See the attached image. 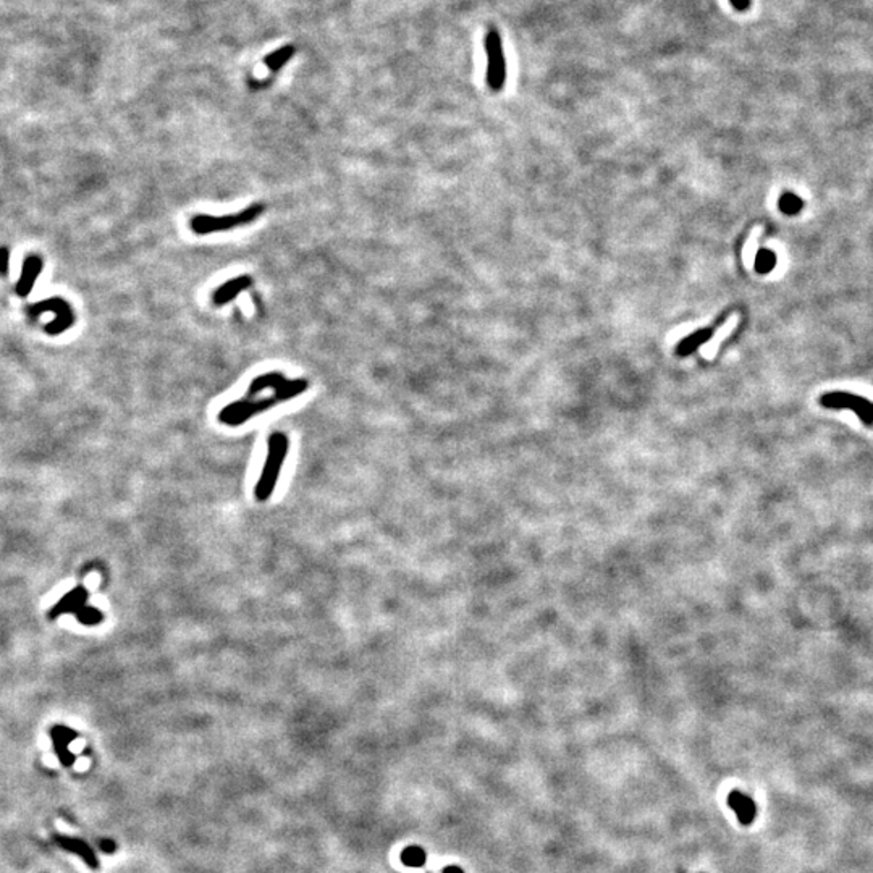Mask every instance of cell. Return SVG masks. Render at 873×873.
<instances>
[{"mask_svg": "<svg viewBox=\"0 0 873 873\" xmlns=\"http://www.w3.org/2000/svg\"><path fill=\"white\" fill-rule=\"evenodd\" d=\"M262 214H264L262 204H251V206L243 209V211L228 214V216H221V217L207 216V214H198V216H194L191 221H189V228H191V232L196 234H211V233H218V232H227V230H233V228H237V227L249 225V223L257 221Z\"/></svg>", "mask_w": 873, "mask_h": 873, "instance_id": "cell-1", "label": "cell"}, {"mask_svg": "<svg viewBox=\"0 0 873 873\" xmlns=\"http://www.w3.org/2000/svg\"><path fill=\"white\" fill-rule=\"evenodd\" d=\"M288 451V438L283 432H273L269 438V451L266 466L262 469L261 479L256 487V498L259 502H267L275 488L277 479L280 476L282 466L285 463Z\"/></svg>", "mask_w": 873, "mask_h": 873, "instance_id": "cell-2", "label": "cell"}, {"mask_svg": "<svg viewBox=\"0 0 873 873\" xmlns=\"http://www.w3.org/2000/svg\"><path fill=\"white\" fill-rule=\"evenodd\" d=\"M820 405L828 409H849L865 427H873V403L854 393L830 392L820 397Z\"/></svg>", "mask_w": 873, "mask_h": 873, "instance_id": "cell-3", "label": "cell"}, {"mask_svg": "<svg viewBox=\"0 0 873 873\" xmlns=\"http://www.w3.org/2000/svg\"><path fill=\"white\" fill-rule=\"evenodd\" d=\"M487 52V83L493 91H500L506 78V62L503 54L502 38L497 29H490L486 36Z\"/></svg>", "mask_w": 873, "mask_h": 873, "instance_id": "cell-4", "label": "cell"}, {"mask_svg": "<svg viewBox=\"0 0 873 873\" xmlns=\"http://www.w3.org/2000/svg\"><path fill=\"white\" fill-rule=\"evenodd\" d=\"M46 311H52L54 314H56V319H54L49 326H46V332L51 333V335L63 333L68 327H72L74 323V312L65 299L52 298V299H47V301L33 304V306L28 309L29 316H39V314L46 312Z\"/></svg>", "mask_w": 873, "mask_h": 873, "instance_id": "cell-5", "label": "cell"}, {"mask_svg": "<svg viewBox=\"0 0 873 873\" xmlns=\"http://www.w3.org/2000/svg\"><path fill=\"white\" fill-rule=\"evenodd\" d=\"M277 401V398H264V400L246 398V400L232 403V405L223 408L221 414H218V419H221V422L228 424V426H238V424L246 422L249 417L271 409Z\"/></svg>", "mask_w": 873, "mask_h": 873, "instance_id": "cell-6", "label": "cell"}, {"mask_svg": "<svg viewBox=\"0 0 873 873\" xmlns=\"http://www.w3.org/2000/svg\"><path fill=\"white\" fill-rule=\"evenodd\" d=\"M54 841H56L63 851L72 852V854L78 856L79 859H81L91 870H99V867H101L96 852L93 851V847L89 846L88 842L79 840V838L54 835Z\"/></svg>", "mask_w": 873, "mask_h": 873, "instance_id": "cell-7", "label": "cell"}, {"mask_svg": "<svg viewBox=\"0 0 873 873\" xmlns=\"http://www.w3.org/2000/svg\"><path fill=\"white\" fill-rule=\"evenodd\" d=\"M51 737L60 763L63 767H72L77 758H74L73 752L70 751V744L78 737L77 732L67 726H54L51 731Z\"/></svg>", "mask_w": 873, "mask_h": 873, "instance_id": "cell-8", "label": "cell"}, {"mask_svg": "<svg viewBox=\"0 0 873 873\" xmlns=\"http://www.w3.org/2000/svg\"><path fill=\"white\" fill-rule=\"evenodd\" d=\"M251 287H253V278L249 275L234 277L232 278V280L222 283V285L212 293V303L216 304V306H223V304L230 303L232 299L237 298L239 293H243L244 290H248V288H251Z\"/></svg>", "mask_w": 873, "mask_h": 873, "instance_id": "cell-9", "label": "cell"}, {"mask_svg": "<svg viewBox=\"0 0 873 873\" xmlns=\"http://www.w3.org/2000/svg\"><path fill=\"white\" fill-rule=\"evenodd\" d=\"M728 806L735 810V814L739 820L741 825H751L754 822L755 814H757V807L755 802L751 799L749 796L742 794L739 791H731L728 794Z\"/></svg>", "mask_w": 873, "mask_h": 873, "instance_id": "cell-10", "label": "cell"}, {"mask_svg": "<svg viewBox=\"0 0 873 873\" xmlns=\"http://www.w3.org/2000/svg\"><path fill=\"white\" fill-rule=\"evenodd\" d=\"M42 271V261L41 257L38 256H29L26 261L23 264V271H22V277L17 283V293L19 296H28L29 291L33 290L34 283H36L39 273Z\"/></svg>", "mask_w": 873, "mask_h": 873, "instance_id": "cell-11", "label": "cell"}, {"mask_svg": "<svg viewBox=\"0 0 873 873\" xmlns=\"http://www.w3.org/2000/svg\"><path fill=\"white\" fill-rule=\"evenodd\" d=\"M287 382L288 381H287L285 377H283V374H280V372L262 374V376L256 377L251 382V385H249L246 395H248V398H253V397L259 395V393H261V392L267 390V388H273V390H275V395H277V393L280 392L283 387H285ZM278 403H280V401H278Z\"/></svg>", "mask_w": 873, "mask_h": 873, "instance_id": "cell-12", "label": "cell"}, {"mask_svg": "<svg viewBox=\"0 0 873 873\" xmlns=\"http://www.w3.org/2000/svg\"><path fill=\"white\" fill-rule=\"evenodd\" d=\"M712 335H713L712 328H700V330H698V332L692 333V335H689V337H686L684 340L681 342V345L678 346L676 351H678V354H681V356H687V354H689V353L696 351L698 346L705 345V342L710 340Z\"/></svg>", "mask_w": 873, "mask_h": 873, "instance_id": "cell-13", "label": "cell"}, {"mask_svg": "<svg viewBox=\"0 0 873 873\" xmlns=\"http://www.w3.org/2000/svg\"><path fill=\"white\" fill-rule=\"evenodd\" d=\"M86 598H88L86 591H83V587H78L77 591H73L72 593H68V595L63 598L62 603H60V607H57L56 610H54V613L74 610V608L81 607L83 603L86 602Z\"/></svg>", "mask_w": 873, "mask_h": 873, "instance_id": "cell-14", "label": "cell"}, {"mask_svg": "<svg viewBox=\"0 0 873 873\" xmlns=\"http://www.w3.org/2000/svg\"><path fill=\"white\" fill-rule=\"evenodd\" d=\"M401 862L408 867H422L426 864V852L419 846H409L401 852Z\"/></svg>", "mask_w": 873, "mask_h": 873, "instance_id": "cell-15", "label": "cell"}, {"mask_svg": "<svg viewBox=\"0 0 873 873\" xmlns=\"http://www.w3.org/2000/svg\"><path fill=\"white\" fill-rule=\"evenodd\" d=\"M776 266V256L773 251H768V249H762V251L757 253L755 257V271L762 275L765 273H770L773 269Z\"/></svg>", "mask_w": 873, "mask_h": 873, "instance_id": "cell-16", "label": "cell"}, {"mask_svg": "<svg viewBox=\"0 0 873 873\" xmlns=\"http://www.w3.org/2000/svg\"><path fill=\"white\" fill-rule=\"evenodd\" d=\"M802 206H804L802 199L799 196H796V194H792V193H786V194H783V196L780 198V209L785 214H787V216H794V214H799Z\"/></svg>", "mask_w": 873, "mask_h": 873, "instance_id": "cell-17", "label": "cell"}, {"mask_svg": "<svg viewBox=\"0 0 873 873\" xmlns=\"http://www.w3.org/2000/svg\"><path fill=\"white\" fill-rule=\"evenodd\" d=\"M79 621L86 623V625H96V623L102 621V615L101 611L96 610V608H84V610L79 611Z\"/></svg>", "mask_w": 873, "mask_h": 873, "instance_id": "cell-18", "label": "cell"}, {"mask_svg": "<svg viewBox=\"0 0 873 873\" xmlns=\"http://www.w3.org/2000/svg\"><path fill=\"white\" fill-rule=\"evenodd\" d=\"M8 264H10V249L0 248V273H2V275H7L8 273Z\"/></svg>", "mask_w": 873, "mask_h": 873, "instance_id": "cell-19", "label": "cell"}, {"mask_svg": "<svg viewBox=\"0 0 873 873\" xmlns=\"http://www.w3.org/2000/svg\"><path fill=\"white\" fill-rule=\"evenodd\" d=\"M99 846H101V849L106 852V854H112V852L117 851V844L111 840H101Z\"/></svg>", "mask_w": 873, "mask_h": 873, "instance_id": "cell-20", "label": "cell"}, {"mask_svg": "<svg viewBox=\"0 0 873 873\" xmlns=\"http://www.w3.org/2000/svg\"><path fill=\"white\" fill-rule=\"evenodd\" d=\"M730 2L737 12H746L751 7V0H730Z\"/></svg>", "mask_w": 873, "mask_h": 873, "instance_id": "cell-21", "label": "cell"}, {"mask_svg": "<svg viewBox=\"0 0 873 873\" xmlns=\"http://www.w3.org/2000/svg\"><path fill=\"white\" fill-rule=\"evenodd\" d=\"M442 873H465V872H463V870L460 869V867L451 865V867H447V869H443V872H442Z\"/></svg>", "mask_w": 873, "mask_h": 873, "instance_id": "cell-22", "label": "cell"}]
</instances>
